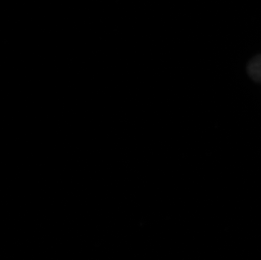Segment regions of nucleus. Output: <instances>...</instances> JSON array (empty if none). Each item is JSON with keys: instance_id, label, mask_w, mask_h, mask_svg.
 I'll list each match as a JSON object with an SVG mask.
<instances>
[{"instance_id": "obj_1", "label": "nucleus", "mask_w": 261, "mask_h": 260, "mask_svg": "<svg viewBox=\"0 0 261 260\" xmlns=\"http://www.w3.org/2000/svg\"><path fill=\"white\" fill-rule=\"evenodd\" d=\"M247 72L253 81L261 83V54L254 56L249 62Z\"/></svg>"}]
</instances>
